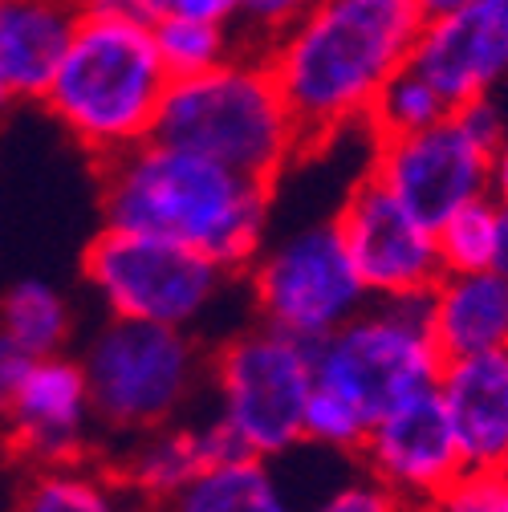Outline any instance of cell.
<instances>
[{"label": "cell", "mask_w": 508, "mask_h": 512, "mask_svg": "<svg viewBox=\"0 0 508 512\" xmlns=\"http://www.w3.org/2000/svg\"><path fill=\"white\" fill-rule=\"evenodd\" d=\"M244 281L257 305V322L309 346L338 330L370 297L334 220L305 224L273 244L265 240L244 269Z\"/></svg>", "instance_id": "obj_9"}, {"label": "cell", "mask_w": 508, "mask_h": 512, "mask_svg": "<svg viewBox=\"0 0 508 512\" xmlns=\"http://www.w3.org/2000/svg\"><path fill=\"white\" fill-rule=\"evenodd\" d=\"M78 25V0H0V74L17 102H41Z\"/></svg>", "instance_id": "obj_16"}, {"label": "cell", "mask_w": 508, "mask_h": 512, "mask_svg": "<svg viewBox=\"0 0 508 512\" xmlns=\"http://www.w3.org/2000/svg\"><path fill=\"white\" fill-rule=\"evenodd\" d=\"M155 139L200 151L261 183H277L305 155L301 126L257 49H240L204 74L171 78Z\"/></svg>", "instance_id": "obj_4"}, {"label": "cell", "mask_w": 508, "mask_h": 512, "mask_svg": "<svg viewBox=\"0 0 508 512\" xmlns=\"http://www.w3.org/2000/svg\"><path fill=\"white\" fill-rule=\"evenodd\" d=\"M411 512H508V472H464Z\"/></svg>", "instance_id": "obj_26"}, {"label": "cell", "mask_w": 508, "mask_h": 512, "mask_svg": "<svg viewBox=\"0 0 508 512\" xmlns=\"http://www.w3.org/2000/svg\"><path fill=\"white\" fill-rule=\"evenodd\" d=\"M17 512H143V504L114 468H98L78 456L61 464H37L21 488Z\"/></svg>", "instance_id": "obj_20"}, {"label": "cell", "mask_w": 508, "mask_h": 512, "mask_svg": "<svg viewBox=\"0 0 508 512\" xmlns=\"http://www.w3.org/2000/svg\"><path fill=\"white\" fill-rule=\"evenodd\" d=\"M220 423L248 456L277 460L305 439V399L313 391V346L265 322L228 338L212 362Z\"/></svg>", "instance_id": "obj_7"}, {"label": "cell", "mask_w": 508, "mask_h": 512, "mask_svg": "<svg viewBox=\"0 0 508 512\" xmlns=\"http://www.w3.org/2000/svg\"><path fill=\"white\" fill-rule=\"evenodd\" d=\"M98 187L106 224L187 244L236 277L269 240L273 183L155 135L102 159Z\"/></svg>", "instance_id": "obj_2"}, {"label": "cell", "mask_w": 508, "mask_h": 512, "mask_svg": "<svg viewBox=\"0 0 508 512\" xmlns=\"http://www.w3.org/2000/svg\"><path fill=\"white\" fill-rule=\"evenodd\" d=\"M29 366H33V354L21 350L5 330H0V415H5V407L13 403V395H17V387L25 382Z\"/></svg>", "instance_id": "obj_30"}, {"label": "cell", "mask_w": 508, "mask_h": 512, "mask_svg": "<svg viewBox=\"0 0 508 512\" xmlns=\"http://www.w3.org/2000/svg\"><path fill=\"white\" fill-rule=\"evenodd\" d=\"M488 196L496 204H508V139L492 151V175H488Z\"/></svg>", "instance_id": "obj_32"}, {"label": "cell", "mask_w": 508, "mask_h": 512, "mask_svg": "<svg viewBox=\"0 0 508 512\" xmlns=\"http://www.w3.org/2000/svg\"><path fill=\"white\" fill-rule=\"evenodd\" d=\"M309 512H411L407 500H399L391 488H383L374 476H358L346 484H334Z\"/></svg>", "instance_id": "obj_27"}, {"label": "cell", "mask_w": 508, "mask_h": 512, "mask_svg": "<svg viewBox=\"0 0 508 512\" xmlns=\"http://www.w3.org/2000/svg\"><path fill=\"white\" fill-rule=\"evenodd\" d=\"M435 395L464 472H508V346L443 358Z\"/></svg>", "instance_id": "obj_15"}, {"label": "cell", "mask_w": 508, "mask_h": 512, "mask_svg": "<svg viewBox=\"0 0 508 512\" xmlns=\"http://www.w3.org/2000/svg\"><path fill=\"white\" fill-rule=\"evenodd\" d=\"M78 5L90 13L118 17V21H135V25H155L163 17L159 0H78Z\"/></svg>", "instance_id": "obj_31"}, {"label": "cell", "mask_w": 508, "mask_h": 512, "mask_svg": "<svg viewBox=\"0 0 508 512\" xmlns=\"http://www.w3.org/2000/svg\"><path fill=\"white\" fill-rule=\"evenodd\" d=\"M155 49L171 78H192L204 74L220 61L236 57L240 49H252L240 29L216 25V21H196V17H159L151 25Z\"/></svg>", "instance_id": "obj_22"}, {"label": "cell", "mask_w": 508, "mask_h": 512, "mask_svg": "<svg viewBox=\"0 0 508 512\" xmlns=\"http://www.w3.org/2000/svg\"><path fill=\"white\" fill-rule=\"evenodd\" d=\"M423 17H435V13H448V9H460V5H472V0H415Z\"/></svg>", "instance_id": "obj_34"}, {"label": "cell", "mask_w": 508, "mask_h": 512, "mask_svg": "<svg viewBox=\"0 0 508 512\" xmlns=\"http://www.w3.org/2000/svg\"><path fill=\"white\" fill-rule=\"evenodd\" d=\"M492 269L508 277V204H496V252H492Z\"/></svg>", "instance_id": "obj_33"}, {"label": "cell", "mask_w": 508, "mask_h": 512, "mask_svg": "<svg viewBox=\"0 0 508 512\" xmlns=\"http://www.w3.org/2000/svg\"><path fill=\"white\" fill-rule=\"evenodd\" d=\"M13 90H9V82H5V74H0V126H5V118H9V110H13Z\"/></svg>", "instance_id": "obj_35"}, {"label": "cell", "mask_w": 508, "mask_h": 512, "mask_svg": "<svg viewBox=\"0 0 508 512\" xmlns=\"http://www.w3.org/2000/svg\"><path fill=\"white\" fill-rule=\"evenodd\" d=\"M167 512H301L285 492L273 460L232 456L200 468L187 488L167 504Z\"/></svg>", "instance_id": "obj_19"}, {"label": "cell", "mask_w": 508, "mask_h": 512, "mask_svg": "<svg viewBox=\"0 0 508 512\" xmlns=\"http://www.w3.org/2000/svg\"><path fill=\"white\" fill-rule=\"evenodd\" d=\"M362 472L391 488L411 508L464 476V460L435 391H423L378 415L358 447Z\"/></svg>", "instance_id": "obj_12"}, {"label": "cell", "mask_w": 508, "mask_h": 512, "mask_svg": "<svg viewBox=\"0 0 508 512\" xmlns=\"http://www.w3.org/2000/svg\"><path fill=\"white\" fill-rule=\"evenodd\" d=\"M504 90H508V74H504Z\"/></svg>", "instance_id": "obj_38"}, {"label": "cell", "mask_w": 508, "mask_h": 512, "mask_svg": "<svg viewBox=\"0 0 508 512\" xmlns=\"http://www.w3.org/2000/svg\"><path fill=\"white\" fill-rule=\"evenodd\" d=\"M443 350L431 334L427 293L407 297H366L338 330L313 342V374L354 403L370 423L391 407L435 391Z\"/></svg>", "instance_id": "obj_5"}, {"label": "cell", "mask_w": 508, "mask_h": 512, "mask_svg": "<svg viewBox=\"0 0 508 512\" xmlns=\"http://www.w3.org/2000/svg\"><path fill=\"white\" fill-rule=\"evenodd\" d=\"M334 224L370 297L431 293V285L443 277L435 228H427L370 171L350 187Z\"/></svg>", "instance_id": "obj_11"}, {"label": "cell", "mask_w": 508, "mask_h": 512, "mask_svg": "<svg viewBox=\"0 0 508 512\" xmlns=\"http://www.w3.org/2000/svg\"><path fill=\"white\" fill-rule=\"evenodd\" d=\"M313 0H244V17H240V33L244 41L257 49L265 37H273L281 25H289L297 13H305Z\"/></svg>", "instance_id": "obj_28"}, {"label": "cell", "mask_w": 508, "mask_h": 512, "mask_svg": "<svg viewBox=\"0 0 508 512\" xmlns=\"http://www.w3.org/2000/svg\"><path fill=\"white\" fill-rule=\"evenodd\" d=\"M431 334L443 358L508 346V277L496 269L443 273L431 293Z\"/></svg>", "instance_id": "obj_17"}, {"label": "cell", "mask_w": 508, "mask_h": 512, "mask_svg": "<svg viewBox=\"0 0 508 512\" xmlns=\"http://www.w3.org/2000/svg\"><path fill=\"white\" fill-rule=\"evenodd\" d=\"M200 468H208V447L200 427H151L131 435V452L114 468L143 508H167Z\"/></svg>", "instance_id": "obj_18"}, {"label": "cell", "mask_w": 508, "mask_h": 512, "mask_svg": "<svg viewBox=\"0 0 508 512\" xmlns=\"http://www.w3.org/2000/svg\"><path fill=\"white\" fill-rule=\"evenodd\" d=\"M411 66L448 98V106L496 94L508 74V17L492 0L423 17Z\"/></svg>", "instance_id": "obj_14"}, {"label": "cell", "mask_w": 508, "mask_h": 512, "mask_svg": "<svg viewBox=\"0 0 508 512\" xmlns=\"http://www.w3.org/2000/svg\"><path fill=\"white\" fill-rule=\"evenodd\" d=\"M143 512H167V508H143Z\"/></svg>", "instance_id": "obj_37"}, {"label": "cell", "mask_w": 508, "mask_h": 512, "mask_svg": "<svg viewBox=\"0 0 508 512\" xmlns=\"http://www.w3.org/2000/svg\"><path fill=\"white\" fill-rule=\"evenodd\" d=\"M435 248H439L443 273L492 269V252H496V200L480 196V200L456 208L448 220L435 228Z\"/></svg>", "instance_id": "obj_24"}, {"label": "cell", "mask_w": 508, "mask_h": 512, "mask_svg": "<svg viewBox=\"0 0 508 512\" xmlns=\"http://www.w3.org/2000/svg\"><path fill=\"white\" fill-rule=\"evenodd\" d=\"M78 362L98 427L122 439L175 423L208 374V358L192 330L135 317H110L98 326Z\"/></svg>", "instance_id": "obj_6"}, {"label": "cell", "mask_w": 508, "mask_h": 512, "mask_svg": "<svg viewBox=\"0 0 508 512\" xmlns=\"http://www.w3.org/2000/svg\"><path fill=\"white\" fill-rule=\"evenodd\" d=\"M163 17H196V21H216L240 29L244 0H159Z\"/></svg>", "instance_id": "obj_29"}, {"label": "cell", "mask_w": 508, "mask_h": 512, "mask_svg": "<svg viewBox=\"0 0 508 512\" xmlns=\"http://www.w3.org/2000/svg\"><path fill=\"white\" fill-rule=\"evenodd\" d=\"M419 25L415 0H313L257 45L305 151L366 126L374 98L411 61Z\"/></svg>", "instance_id": "obj_1"}, {"label": "cell", "mask_w": 508, "mask_h": 512, "mask_svg": "<svg viewBox=\"0 0 508 512\" xmlns=\"http://www.w3.org/2000/svg\"><path fill=\"white\" fill-rule=\"evenodd\" d=\"M366 171L387 183L427 228H439L456 208L488 196L492 147H484L460 114L448 110L423 131L374 139Z\"/></svg>", "instance_id": "obj_10"}, {"label": "cell", "mask_w": 508, "mask_h": 512, "mask_svg": "<svg viewBox=\"0 0 508 512\" xmlns=\"http://www.w3.org/2000/svg\"><path fill=\"white\" fill-rule=\"evenodd\" d=\"M0 330L33 358L61 354L74 334L70 305L45 281H21L0 297Z\"/></svg>", "instance_id": "obj_21"}, {"label": "cell", "mask_w": 508, "mask_h": 512, "mask_svg": "<svg viewBox=\"0 0 508 512\" xmlns=\"http://www.w3.org/2000/svg\"><path fill=\"white\" fill-rule=\"evenodd\" d=\"M366 431H370V419L354 403H346L342 395L313 382V391L305 399V439L301 443L322 447V452H338V456H358Z\"/></svg>", "instance_id": "obj_25"}, {"label": "cell", "mask_w": 508, "mask_h": 512, "mask_svg": "<svg viewBox=\"0 0 508 512\" xmlns=\"http://www.w3.org/2000/svg\"><path fill=\"white\" fill-rule=\"evenodd\" d=\"M171 74L151 25L78 5V25L41 94V106L98 163L155 135Z\"/></svg>", "instance_id": "obj_3"}, {"label": "cell", "mask_w": 508, "mask_h": 512, "mask_svg": "<svg viewBox=\"0 0 508 512\" xmlns=\"http://www.w3.org/2000/svg\"><path fill=\"white\" fill-rule=\"evenodd\" d=\"M82 273L110 317L179 330H196L236 277L187 244L114 224H102V232L86 244Z\"/></svg>", "instance_id": "obj_8"}, {"label": "cell", "mask_w": 508, "mask_h": 512, "mask_svg": "<svg viewBox=\"0 0 508 512\" xmlns=\"http://www.w3.org/2000/svg\"><path fill=\"white\" fill-rule=\"evenodd\" d=\"M492 5H496V9H500V13L508 17V0H492Z\"/></svg>", "instance_id": "obj_36"}, {"label": "cell", "mask_w": 508, "mask_h": 512, "mask_svg": "<svg viewBox=\"0 0 508 512\" xmlns=\"http://www.w3.org/2000/svg\"><path fill=\"white\" fill-rule=\"evenodd\" d=\"M448 110H452L448 98H443V94H439V90L411 66V61H407V66L383 86V94L374 98L366 126H370V135H374V139L411 135V131H423V126L439 122Z\"/></svg>", "instance_id": "obj_23"}, {"label": "cell", "mask_w": 508, "mask_h": 512, "mask_svg": "<svg viewBox=\"0 0 508 512\" xmlns=\"http://www.w3.org/2000/svg\"><path fill=\"white\" fill-rule=\"evenodd\" d=\"M94 403L86 387V370L78 358L45 354L33 358L13 403L0 415L9 452L37 464H61L90 452L94 439Z\"/></svg>", "instance_id": "obj_13"}]
</instances>
